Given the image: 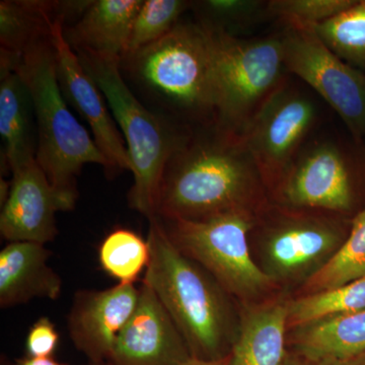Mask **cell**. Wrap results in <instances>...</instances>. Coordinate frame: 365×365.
Instances as JSON below:
<instances>
[{
    "label": "cell",
    "instance_id": "cell-25",
    "mask_svg": "<svg viewBox=\"0 0 365 365\" xmlns=\"http://www.w3.org/2000/svg\"><path fill=\"white\" fill-rule=\"evenodd\" d=\"M313 29L338 57L359 71L365 69V0H356L342 13Z\"/></svg>",
    "mask_w": 365,
    "mask_h": 365
},
{
    "label": "cell",
    "instance_id": "cell-23",
    "mask_svg": "<svg viewBox=\"0 0 365 365\" xmlns=\"http://www.w3.org/2000/svg\"><path fill=\"white\" fill-rule=\"evenodd\" d=\"M361 309H365V276L342 287L288 300L287 329Z\"/></svg>",
    "mask_w": 365,
    "mask_h": 365
},
{
    "label": "cell",
    "instance_id": "cell-26",
    "mask_svg": "<svg viewBox=\"0 0 365 365\" xmlns=\"http://www.w3.org/2000/svg\"><path fill=\"white\" fill-rule=\"evenodd\" d=\"M192 6L193 1L185 0H143L132 24L123 57L135 54L172 32Z\"/></svg>",
    "mask_w": 365,
    "mask_h": 365
},
{
    "label": "cell",
    "instance_id": "cell-19",
    "mask_svg": "<svg viewBox=\"0 0 365 365\" xmlns=\"http://www.w3.org/2000/svg\"><path fill=\"white\" fill-rule=\"evenodd\" d=\"M0 134L11 172L36 160L38 130L32 96L20 74L4 64H0Z\"/></svg>",
    "mask_w": 365,
    "mask_h": 365
},
{
    "label": "cell",
    "instance_id": "cell-12",
    "mask_svg": "<svg viewBox=\"0 0 365 365\" xmlns=\"http://www.w3.org/2000/svg\"><path fill=\"white\" fill-rule=\"evenodd\" d=\"M63 21H57L52 33L56 55L60 91L67 105L73 108L90 127L93 140L110 165V176L119 170H130L128 150L121 131L102 91L81 64L78 54L67 43Z\"/></svg>",
    "mask_w": 365,
    "mask_h": 365
},
{
    "label": "cell",
    "instance_id": "cell-9",
    "mask_svg": "<svg viewBox=\"0 0 365 365\" xmlns=\"http://www.w3.org/2000/svg\"><path fill=\"white\" fill-rule=\"evenodd\" d=\"M318 119L314 98L287 78L240 135L269 191L277 186L306 145Z\"/></svg>",
    "mask_w": 365,
    "mask_h": 365
},
{
    "label": "cell",
    "instance_id": "cell-22",
    "mask_svg": "<svg viewBox=\"0 0 365 365\" xmlns=\"http://www.w3.org/2000/svg\"><path fill=\"white\" fill-rule=\"evenodd\" d=\"M365 276V207L357 213L339 251L304 283V294L342 287Z\"/></svg>",
    "mask_w": 365,
    "mask_h": 365
},
{
    "label": "cell",
    "instance_id": "cell-13",
    "mask_svg": "<svg viewBox=\"0 0 365 365\" xmlns=\"http://www.w3.org/2000/svg\"><path fill=\"white\" fill-rule=\"evenodd\" d=\"M11 174L9 196L1 205L0 234L9 242L54 241L56 213L72 210L76 204L52 186L36 160Z\"/></svg>",
    "mask_w": 365,
    "mask_h": 365
},
{
    "label": "cell",
    "instance_id": "cell-1",
    "mask_svg": "<svg viewBox=\"0 0 365 365\" xmlns=\"http://www.w3.org/2000/svg\"><path fill=\"white\" fill-rule=\"evenodd\" d=\"M266 190L241 137L211 123L208 133L189 130L170 155L155 215L203 220L232 211L258 212L267 205Z\"/></svg>",
    "mask_w": 365,
    "mask_h": 365
},
{
    "label": "cell",
    "instance_id": "cell-15",
    "mask_svg": "<svg viewBox=\"0 0 365 365\" xmlns=\"http://www.w3.org/2000/svg\"><path fill=\"white\" fill-rule=\"evenodd\" d=\"M139 288L118 283L105 290H79L69 311L68 333L91 364L110 361L118 336L135 311Z\"/></svg>",
    "mask_w": 365,
    "mask_h": 365
},
{
    "label": "cell",
    "instance_id": "cell-4",
    "mask_svg": "<svg viewBox=\"0 0 365 365\" xmlns=\"http://www.w3.org/2000/svg\"><path fill=\"white\" fill-rule=\"evenodd\" d=\"M14 71L24 79L33 98L38 130L36 160L52 186L76 204L78 177L83 165H102L108 175L111 169L62 96L52 36L20 57Z\"/></svg>",
    "mask_w": 365,
    "mask_h": 365
},
{
    "label": "cell",
    "instance_id": "cell-29",
    "mask_svg": "<svg viewBox=\"0 0 365 365\" xmlns=\"http://www.w3.org/2000/svg\"><path fill=\"white\" fill-rule=\"evenodd\" d=\"M59 342L56 327L51 319L43 317L31 327L26 340L28 356L49 359L54 354Z\"/></svg>",
    "mask_w": 365,
    "mask_h": 365
},
{
    "label": "cell",
    "instance_id": "cell-18",
    "mask_svg": "<svg viewBox=\"0 0 365 365\" xmlns=\"http://www.w3.org/2000/svg\"><path fill=\"white\" fill-rule=\"evenodd\" d=\"M287 299L246 304L230 353V365H280L287 352Z\"/></svg>",
    "mask_w": 365,
    "mask_h": 365
},
{
    "label": "cell",
    "instance_id": "cell-20",
    "mask_svg": "<svg viewBox=\"0 0 365 365\" xmlns=\"http://www.w3.org/2000/svg\"><path fill=\"white\" fill-rule=\"evenodd\" d=\"M287 332L292 351L311 359L351 362L365 353V309L317 319Z\"/></svg>",
    "mask_w": 365,
    "mask_h": 365
},
{
    "label": "cell",
    "instance_id": "cell-17",
    "mask_svg": "<svg viewBox=\"0 0 365 365\" xmlns=\"http://www.w3.org/2000/svg\"><path fill=\"white\" fill-rule=\"evenodd\" d=\"M51 252L35 242H9L0 252V307L26 304L35 299H58L61 277L49 264Z\"/></svg>",
    "mask_w": 365,
    "mask_h": 365
},
{
    "label": "cell",
    "instance_id": "cell-10",
    "mask_svg": "<svg viewBox=\"0 0 365 365\" xmlns=\"http://www.w3.org/2000/svg\"><path fill=\"white\" fill-rule=\"evenodd\" d=\"M283 62L339 115L353 139L365 135V74L331 51L313 28L285 26Z\"/></svg>",
    "mask_w": 365,
    "mask_h": 365
},
{
    "label": "cell",
    "instance_id": "cell-24",
    "mask_svg": "<svg viewBox=\"0 0 365 365\" xmlns=\"http://www.w3.org/2000/svg\"><path fill=\"white\" fill-rule=\"evenodd\" d=\"M150 259L148 240L128 228H117L103 240L98 261L105 272L122 284H134Z\"/></svg>",
    "mask_w": 365,
    "mask_h": 365
},
{
    "label": "cell",
    "instance_id": "cell-33",
    "mask_svg": "<svg viewBox=\"0 0 365 365\" xmlns=\"http://www.w3.org/2000/svg\"><path fill=\"white\" fill-rule=\"evenodd\" d=\"M351 365H365V353L361 356L359 357L355 360H353Z\"/></svg>",
    "mask_w": 365,
    "mask_h": 365
},
{
    "label": "cell",
    "instance_id": "cell-21",
    "mask_svg": "<svg viewBox=\"0 0 365 365\" xmlns=\"http://www.w3.org/2000/svg\"><path fill=\"white\" fill-rule=\"evenodd\" d=\"M60 21L64 23L59 16L58 1L1 0L0 52L20 58L34 46L51 38Z\"/></svg>",
    "mask_w": 365,
    "mask_h": 365
},
{
    "label": "cell",
    "instance_id": "cell-2",
    "mask_svg": "<svg viewBox=\"0 0 365 365\" xmlns=\"http://www.w3.org/2000/svg\"><path fill=\"white\" fill-rule=\"evenodd\" d=\"M150 259L143 282L153 288L186 341L192 356H228L239 328L232 295L170 241L157 216L148 218Z\"/></svg>",
    "mask_w": 365,
    "mask_h": 365
},
{
    "label": "cell",
    "instance_id": "cell-31",
    "mask_svg": "<svg viewBox=\"0 0 365 365\" xmlns=\"http://www.w3.org/2000/svg\"><path fill=\"white\" fill-rule=\"evenodd\" d=\"M14 365H67L60 364L53 357L49 359H37V357H26V359L18 360Z\"/></svg>",
    "mask_w": 365,
    "mask_h": 365
},
{
    "label": "cell",
    "instance_id": "cell-8",
    "mask_svg": "<svg viewBox=\"0 0 365 365\" xmlns=\"http://www.w3.org/2000/svg\"><path fill=\"white\" fill-rule=\"evenodd\" d=\"M341 215L275 204L257 213L260 267L276 285L302 282L325 267L347 237Z\"/></svg>",
    "mask_w": 365,
    "mask_h": 365
},
{
    "label": "cell",
    "instance_id": "cell-30",
    "mask_svg": "<svg viewBox=\"0 0 365 365\" xmlns=\"http://www.w3.org/2000/svg\"><path fill=\"white\" fill-rule=\"evenodd\" d=\"M352 362V361H351ZM351 362L337 361L333 359H317L304 356L299 353L287 349L280 365H351Z\"/></svg>",
    "mask_w": 365,
    "mask_h": 365
},
{
    "label": "cell",
    "instance_id": "cell-16",
    "mask_svg": "<svg viewBox=\"0 0 365 365\" xmlns=\"http://www.w3.org/2000/svg\"><path fill=\"white\" fill-rule=\"evenodd\" d=\"M143 4V0H91L81 18L63 28L64 37L76 53L121 60Z\"/></svg>",
    "mask_w": 365,
    "mask_h": 365
},
{
    "label": "cell",
    "instance_id": "cell-34",
    "mask_svg": "<svg viewBox=\"0 0 365 365\" xmlns=\"http://www.w3.org/2000/svg\"><path fill=\"white\" fill-rule=\"evenodd\" d=\"M88 365H115L111 361L100 362V364H90Z\"/></svg>",
    "mask_w": 365,
    "mask_h": 365
},
{
    "label": "cell",
    "instance_id": "cell-32",
    "mask_svg": "<svg viewBox=\"0 0 365 365\" xmlns=\"http://www.w3.org/2000/svg\"><path fill=\"white\" fill-rule=\"evenodd\" d=\"M182 365H230V355L225 357V359L216 360L199 359L196 357H192L191 359H189Z\"/></svg>",
    "mask_w": 365,
    "mask_h": 365
},
{
    "label": "cell",
    "instance_id": "cell-6",
    "mask_svg": "<svg viewBox=\"0 0 365 365\" xmlns=\"http://www.w3.org/2000/svg\"><path fill=\"white\" fill-rule=\"evenodd\" d=\"M207 37L216 90L215 123L241 135L256 113L287 78L280 36L246 40L197 21Z\"/></svg>",
    "mask_w": 365,
    "mask_h": 365
},
{
    "label": "cell",
    "instance_id": "cell-28",
    "mask_svg": "<svg viewBox=\"0 0 365 365\" xmlns=\"http://www.w3.org/2000/svg\"><path fill=\"white\" fill-rule=\"evenodd\" d=\"M197 21H206L232 33L268 16L267 1L260 0H204L193 1Z\"/></svg>",
    "mask_w": 365,
    "mask_h": 365
},
{
    "label": "cell",
    "instance_id": "cell-27",
    "mask_svg": "<svg viewBox=\"0 0 365 365\" xmlns=\"http://www.w3.org/2000/svg\"><path fill=\"white\" fill-rule=\"evenodd\" d=\"M356 0H270L267 14L285 26H314L331 20Z\"/></svg>",
    "mask_w": 365,
    "mask_h": 365
},
{
    "label": "cell",
    "instance_id": "cell-11",
    "mask_svg": "<svg viewBox=\"0 0 365 365\" xmlns=\"http://www.w3.org/2000/svg\"><path fill=\"white\" fill-rule=\"evenodd\" d=\"M271 193L279 205L344 215L355 203L351 158L332 138L309 141Z\"/></svg>",
    "mask_w": 365,
    "mask_h": 365
},
{
    "label": "cell",
    "instance_id": "cell-7",
    "mask_svg": "<svg viewBox=\"0 0 365 365\" xmlns=\"http://www.w3.org/2000/svg\"><path fill=\"white\" fill-rule=\"evenodd\" d=\"M258 212L237 210L203 220L155 216L182 253L205 269L228 294L246 304L258 302L276 287L250 251L249 235Z\"/></svg>",
    "mask_w": 365,
    "mask_h": 365
},
{
    "label": "cell",
    "instance_id": "cell-14",
    "mask_svg": "<svg viewBox=\"0 0 365 365\" xmlns=\"http://www.w3.org/2000/svg\"><path fill=\"white\" fill-rule=\"evenodd\" d=\"M192 357L176 324L153 288L143 281L135 311L118 336L110 361L115 365H182Z\"/></svg>",
    "mask_w": 365,
    "mask_h": 365
},
{
    "label": "cell",
    "instance_id": "cell-3",
    "mask_svg": "<svg viewBox=\"0 0 365 365\" xmlns=\"http://www.w3.org/2000/svg\"><path fill=\"white\" fill-rule=\"evenodd\" d=\"M125 81L151 111L182 126L181 119L213 123L216 90L210 46L197 21H180L167 36L120 60ZM184 127V126H182Z\"/></svg>",
    "mask_w": 365,
    "mask_h": 365
},
{
    "label": "cell",
    "instance_id": "cell-5",
    "mask_svg": "<svg viewBox=\"0 0 365 365\" xmlns=\"http://www.w3.org/2000/svg\"><path fill=\"white\" fill-rule=\"evenodd\" d=\"M76 54L102 91L123 134L133 174L129 206L148 220L155 215V198L165 165L189 129L146 107L125 81L120 60Z\"/></svg>",
    "mask_w": 365,
    "mask_h": 365
}]
</instances>
